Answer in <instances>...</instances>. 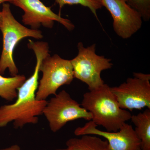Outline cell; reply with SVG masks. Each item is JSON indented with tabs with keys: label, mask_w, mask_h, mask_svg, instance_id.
I'll list each match as a JSON object with an SVG mask.
<instances>
[{
	"label": "cell",
	"mask_w": 150,
	"mask_h": 150,
	"mask_svg": "<svg viewBox=\"0 0 150 150\" xmlns=\"http://www.w3.org/2000/svg\"><path fill=\"white\" fill-rule=\"evenodd\" d=\"M54 150H69V148H67L66 149H55Z\"/></svg>",
	"instance_id": "cell-18"
},
{
	"label": "cell",
	"mask_w": 150,
	"mask_h": 150,
	"mask_svg": "<svg viewBox=\"0 0 150 150\" xmlns=\"http://www.w3.org/2000/svg\"><path fill=\"white\" fill-rule=\"evenodd\" d=\"M12 1L13 0H0V5L4 3L7 2L12 3ZM0 14H1V10H0Z\"/></svg>",
	"instance_id": "cell-17"
},
{
	"label": "cell",
	"mask_w": 150,
	"mask_h": 150,
	"mask_svg": "<svg viewBox=\"0 0 150 150\" xmlns=\"http://www.w3.org/2000/svg\"><path fill=\"white\" fill-rule=\"evenodd\" d=\"M11 4L23 10V23L33 29L38 30L41 25L52 28L54 21L58 22L69 31L74 29V25L69 20L55 13L51 7L45 5L40 0H13Z\"/></svg>",
	"instance_id": "cell-8"
},
{
	"label": "cell",
	"mask_w": 150,
	"mask_h": 150,
	"mask_svg": "<svg viewBox=\"0 0 150 150\" xmlns=\"http://www.w3.org/2000/svg\"><path fill=\"white\" fill-rule=\"evenodd\" d=\"M95 1H96L97 2H98L100 4V0H95Z\"/></svg>",
	"instance_id": "cell-19"
},
{
	"label": "cell",
	"mask_w": 150,
	"mask_h": 150,
	"mask_svg": "<svg viewBox=\"0 0 150 150\" xmlns=\"http://www.w3.org/2000/svg\"><path fill=\"white\" fill-rule=\"evenodd\" d=\"M1 14H0V25L1 24Z\"/></svg>",
	"instance_id": "cell-20"
},
{
	"label": "cell",
	"mask_w": 150,
	"mask_h": 150,
	"mask_svg": "<svg viewBox=\"0 0 150 150\" xmlns=\"http://www.w3.org/2000/svg\"><path fill=\"white\" fill-rule=\"evenodd\" d=\"M102 6L109 12L113 20L114 31L119 37L127 39L142 28L143 19L139 13L126 0H100Z\"/></svg>",
	"instance_id": "cell-9"
},
{
	"label": "cell",
	"mask_w": 150,
	"mask_h": 150,
	"mask_svg": "<svg viewBox=\"0 0 150 150\" xmlns=\"http://www.w3.org/2000/svg\"><path fill=\"white\" fill-rule=\"evenodd\" d=\"M25 80L23 75L5 77L0 74V97L8 101L16 98L18 90Z\"/></svg>",
	"instance_id": "cell-13"
},
{
	"label": "cell",
	"mask_w": 150,
	"mask_h": 150,
	"mask_svg": "<svg viewBox=\"0 0 150 150\" xmlns=\"http://www.w3.org/2000/svg\"><path fill=\"white\" fill-rule=\"evenodd\" d=\"M80 138H71L66 142L69 150H109L107 141L98 136L84 135Z\"/></svg>",
	"instance_id": "cell-12"
},
{
	"label": "cell",
	"mask_w": 150,
	"mask_h": 150,
	"mask_svg": "<svg viewBox=\"0 0 150 150\" xmlns=\"http://www.w3.org/2000/svg\"><path fill=\"white\" fill-rule=\"evenodd\" d=\"M133 76L118 86L110 87L111 92L122 109H150V75L134 73Z\"/></svg>",
	"instance_id": "cell-7"
},
{
	"label": "cell",
	"mask_w": 150,
	"mask_h": 150,
	"mask_svg": "<svg viewBox=\"0 0 150 150\" xmlns=\"http://www.w3.org/2000/svg\"><path fill=\"white\" fill-rule=\"evenodd\" d=\"M130 120L135 125L134 131L141 142L142 150H150V109L132 115Z\"/></svg>",
	"instance_id": "cell-11"
},
{
	"label": "cell",
	"mask_w": 150,
	"mask_h": 150,
	"mask_svg": "<svg viewBox=\"0 0 150 150\" xmlns=\"http://www.w3.org/2000/svg\"><path fill=\"white\" fill-rule=\"evenodd\" d=\"M92 121L75 129L76 136L95 135L104 138L108 143L109 150H142L141 142L131 125L124 123L118 131L110 132L97 129Z\"/></svg>",
	"instance_id": "cell-10"
},
{
	"label": "cell",
	"mask_w": 150,
	"mask_h": 150,
	"mask_svg": "<svg viewBox=\"0 0 150 150\" xmlns=\"http://www.w3.org/2000/svg\"><path fill=\"white\" fill-rule=\"evenodd\" d=\"M39 71L43 75L35 95L38 100H46L50 96L55 95L61 86L70 84L74 78L71 60L62 59L57 54H49L44 58Z\"/></svg>",
	"instance_id": "cell-5"
},
{
	"label": "cell",
	"mask_w": 150,
	"mask_h": 150,
	"mask_svg": "<svg viewBox=\"0 0 150 150\" xmlns=\"http://www.w3.org/2000/svg\"><path fill=\"white\" fill-rule=\"evenodd\" d=\"M36 59L33 74L19 88L14 103L0 107V128L13 122L14 128H22L26 124L38 123V116L42 115L47 103L46 100H38L35 95L38 86L39 69L41 62L48 55L45 48L38 47L33 51Z\"/></svg>",
	"instance_id": "cell-1"
},
{
	"label": "cell",
	"mask_w": 150,
	"mask_h": 150,
	"mask_svg": "<svg viewBox=\"0 0 150 150\" xmlns=\"http://www.w3.org/2000/svg\"><path fill=\"white\" fill-rule=\"evenodd\" d=\"M0 150H22L21 148L17 144H14L8 147L1 149Z\"/></svg>",
	"instance_id": "cell-16"
},
{
	"label": "cell",
	"mask_w": 150,
	"mask_h": 150,
	"mask_svg": "<svg viewBox=\"0 0 150 150\" xmlns=\"http://www.w3.org/2000/svg\"><path fill=\"white\" fill-rule=\"evenodd\" d=\"M81 105L91 113V121L110 132L118 131L132 115L120 107L110 87L105 83L84 94Z\"/></svg>",
	"instance_id": "cell-2"
},
{
	"label": "cell",
	"mask_w": 150,
	"mask_h": 150,
	"mask_svg": "<svg viewBox=\"0 0 150 150\" xmlns=\"http://www.w3.org/2000/svg\"><path fill=\"white\" fill-rule=\"evenodd\" d=\"M55 3L59 5L60 12L62 8L66 5H80L85 7L88 8L94 15L98 18L97 11L101 8L102 6L95 0H54Z\"/></svg>",
	"instance_id": "cell-14"
},
{
	"label": "cell",
	"mask_w": 150,
	"mask_h": 150,
	"mask_svg": "<svg viewBox=\"0 0 150 150\" xmlns=\"http://www.w3.org/2000/svg\"><path fill=\"white\" fill-rule=\"evenodd\" d=\"M128 4L139 13L144 21L150 19V0H126Z\"/></svg>",
	"instance_id": "cell-15"
},
{
	"label": "cell",
	"mask_w": 150,
	"mask_h": 150,
	"mask_svg": "<svg viewBox=\"0 0 150 150\" xmlns=\"http://www.w3.org/2000/svg\"><path fill=\"white\" fill-rule=\"evenodd\" d=\"M1 15L0 30L3 35V48L0 57V74L4 75L8 69L11 76H14L18 74L13 58L16 46L25 38L42 39L43 35L40 30L29 29L18 21L12 13L8 3L2 4Z\"/></svg>",
	"instance_id": "cell-3"
},
{
	"label": "cell",
	"mask_w": 150,
	"mask_h": 150,
	"mask_svg": "<svg viewBox=\"0 0 150 150\" xmlns=\"http://www.w3.org/2000/svg\"><path fill=\"white\" fill-rule=\"evenodd\" d=\"M77 48L78 55L71 60L74 78L86 83L89 91L100 87L105 83L101 72L112 68L111 59L97 55L95 43L85 47L83 43L79 42Z\"/></svg>",
	"instance_id": "cell-4"
},
{
	"label": "cell",
	"mask_w": 150,
	"mask_h": 150,
	"mask_svg": "<svg viewBox=\"0 0 150 150\" xmlns=\"http://www.w3.org/2000/svg\"><path fill=\"white\" fill-rule=\"evenodd\" d=\"M54 96L47 101L43 112L52 132L59 131L70 121L79 119L91 121V113L66 91H62Z\"/></svg>",
	"instance_id": "cell-6"
}]
</instances>
